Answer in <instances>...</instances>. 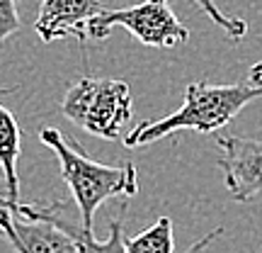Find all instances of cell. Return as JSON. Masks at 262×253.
Listing matches in <instances>:
<instances>
[{"label":"cell","mask_w":262,"mask_h":253,"mask_svg":"<svg viewBox=\"0 0 262 253\" xmlns=\"http://www.w3.org/2000/svg\"><path fill=\"white\" fill-rule=\"evenodd\" d=\"M260 98L262 83H253L250 78L243 83L228 85L192 81L185 88V100L178 112L160 117L156 122H141L124 137V146L126 149L148 146L153 141L165 139L182 129L196 131V134H214V131L224 129L243 107Z\"/></svg>","instance_id":"cell-1"},{"label":"cell","mask_w":262,"mask_h":253,"mask_svg":"<svg viewBox=\"0 0 262 253\" xmlns=\"http://www.w3.org/2000/svg\"><path fill=\"white\" fill-rule=\"evenodd\" d=\"M39 139L54 151L61 166V178L73 195V202L80 215V224L88 231H95V212L112 197H134L139 192V176L134 163L104 166L93 161L78 141H68L56 127H44Z\"/></svg>","instance_id":"cell-2"},{"label":"cell","mask_w":262,"mask_h":253,"mask_svg":"<svg viewBox=\"0 0 262 253\" xmlns=\"http://www.w3.org/2000/svg\"><path fill=\"white\" fill-rule=\"evenodd\" d=\"M61 112L93 137L114 141L134 114L131 88L119 78L85 75L66 90Z\"/></svg>","instance_id":"cell-3"},{"label":"cell","mask_w":262,"mask_h":253,"mask_svg":"<svg viewBox=\"0 0 262 253\" xmlns=\"http://www.w3.org/2000/svg\"><path fill=\"white\" fill-rule=\"evenodd\" d=\"M129 29L134 37L146 47L172 49L180 47L189 39L187 27L178 20V15L170 10L168 0H143L139 5L119 10H104L88 25L90 39H107L112 27Z\"/></svg>","instance_id":"cell-4"},{"label":"cell","mask_w":262,"mask_h":253,"mask_svg":"<svg viewBox=\"0 0 262 253\" xmlns=\"http://www.w3.org/2000/svg\"><path fill=\"white\" fill-rule=\"evenodd\" d=\"M221 156L216 166L224 173V185L231 200L248 202L262 195V141L238 134H219Z\"/></svg>","instance_id":"cell-5"},{"label":"cell","mask_w":262,"mask_h":253,"mask_svg":"<svg viewBox=\"0 0 262 253\" xmlns=\"http://www.w3.org/2000/svg\"><path fill=\"white\" fill-rule=\"evenodd\" d=\"M100 0H41L34 29L41 42L75 37L78 42L88 39V25L100 12H104Z\"/></svg>","instance_id":"cell-6"},{"label":"cell","mask_w":262,"mask_h":253,"mask_svg":"<svg viewBox=\"0 0 262 253\" xmlns=\"http://www.w3.org/2000/svg\"><path fill=\"white\" fill-rule=\"evenodd\" d=\"M122 215H124V205H122V209H119V215L114 217V219H110V236H107L104 241H97V239H95V231H88V229H83V224H75V222L68 226V231L75 236V241L80 244V251L83 253H126V248H124ZM221 234H224V229L211 231L209 236L199 239L187 253H204L206 246H211V241L219 239Z\"/></svg>","instance_id":"cell-7"},{"label":"cell","mask_w":262,"mask_h":253,"mask_svg":"<svg viewBox=\"0 0 262 253\" xmlns=\"http://www.w3.org/2000/svg\"><path fill=\"white\" fill-rule=\"evenodd\" d=\"M19 141L22 131L15 120V114L8 107L0 105V168L8 185L10 200H19V176H17V159H19Z\"/></svg>","instance_id":"cell-8"},{"label":"cell","mask_w":262,"mask_h":253,"mask_svg":"<svg viewBox=\"0 0 262 253\" xmlns=\"http://www.w3.org/2000/svg\"><path fill=\"white\" fill-rule=\"evenodd\" d=\"M126 253H172V219L158 217L148 229H143L136 236H124Z\"/></svg>","instance_id":"cell-9"},{"label":"cell","mask_w":262,"mask_h":253,"mask_svg":"<svg viewBox=\"0 0 262 253\" xmlns=\"http://www.w3.org/2000/svg\"><path fill=\"white\" fill-rule=\"evenodd\" d=\"M192 3L204 10L206 15H209V20L214 22L216 27H221L226 34H228V39L241 42V39L248 34V25H245V20L235 17V15H226V12L219 8V5H216L214 0H192Z\"/></svg>","instance_id":"cell-10"},{"label":"cell","mask_w":262,"mask_h":253,"mask_svg":"<svg viewBox=\"0 0 262 253\" xmlns=\"http://www.w3.org/2000/svg\"><path fill=\"white\" fill-rule=\"evenodd\" d=\"M17 29H19L17 0H0V42H5Z\"/></svg>","instance_id":"cell-11"},{"label":"cell","mask_w":262,"mask_h":253,"mask_svg":"<svg viewBox=\"0 0 262 253\" xmlns=\"http://www.w3.org/2000/svg\"><path fill=\"white\" fill-rule=\"evenodd\" d=\"M250 81H253V83H262V61H257V64L250 68Z\"/></svg>","instance_id":"cell-12"}]
</instances>
